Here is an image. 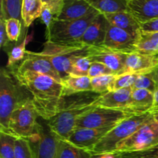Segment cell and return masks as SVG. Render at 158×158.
I'll use <instances>...</instances> for the list:
<instances>
[{
  "label": "cell",
  "instance_id": "1",
  "mask_svg": "<svg viewBox=\"0 0 158 158\" xmlns=\"http://www.w3.org/2000/svg\"><path fill=\"white\" fill-rule=\"evenodd\" d=\"M17 79L32 96L39 117L48 120L58 112V105L63 91V83L47 75L31 71L15 72Z\"/></svg>",
  "mask_w": 158,
  "mask_h": 158
},
{
  "label": "cell",
  "instance_id": "2",
  "mask_svg": "<svg viewBox=\"0 0 158 158\" xmlns=\"http://www.w3.org/2000/svg\"><path fill=\"white\" fill-rule=\"evenodd\" d=\"M27 89L13 70L2 67L0 71V131L9 134L10 117L15 108L29 100Z\"/></svg>",
  "mask_w": 158,
  "mask_h": 158
},
{
  "label": "cell",
  "instance_id": "3",
  "mask_svg": "<svg viewBox=\"0 0 158 158\" xmlns=\"http://www.w3.org/2000/svg\"><path fill=\"white\" fill-rule=\"evenodd\" d=\"M100 12L95 9L88 15L79 19H56L46 30L47 41L61 45L82 44L81 40L85 31Z\"/></svg>",
  "mask_w": 158,
  "mask_h": 158
},
{
  "label": "cell",
  "instance_id": "4",
  "mask_svg": "<svg viewBox=\"0 0 158 158\" xmlns=\"http://www.w3.org/2000/svg\"><path fill=\"white\" fill-rule=\"evenodd\" d=\"M89 51L90 46L83 44L61 45L46 41L40 52L53 65L63 82L70 75L74 60L77 57L89 56Z\"/></svg>",
  "mask_w": 158,
  "mask_h": 158
},
{
  "label": "cell",
  "instance_id": "5",
  "mask_svg": "<svg viewBox=\"0 0 158 158\" xmlns=\"http://www.w3.org/2000/svg\"><path fill=\"white\" fill-rule=\"evenodd\" d=\"M152 119L153 116L151 112L127 117L113 127L97 143L90 153L92 154H101L115 152L119 143L130 137Z\"/></svg>",
  "mask_w": 158,
  "mask_h": 158
},
{
  "label": "cell",
  "instance_id": "6",
  "mask_svg": "<svg viewBox=\"0 0 158 158\" xmlns=\"http://www.w3.org/2000/svg\"><path fill=\"white\" fill-rule=\"evenodd\" d=\"M39 117L32 98L19 105L12 112L9 125V134L20 138H29L37 131Z\"/></svg>",
  "mask_w": 158,
  "mask_h": 158
},
{
  "label": "cell",
  "instance_id": "7",
  "mask_svg": "<svg viewBox=\"0 0 158 158\" xmlns=\"http://www.w3.org/2000/svg\"><path fill=\"white\" fill-rule=\"evenodd\" d=\"M132 117L124 110L98 106L82 116L78 120L77 128H99L110 127L118 124L122 120Z\"/></svg>",
  "mask_w": 158,
  "mask_h": 158
},
{
  "label": "cell",
  "instance_id": "8",
  "mask_svg": "<svg viewBox=\"0 0 158 158\" xmlns=\"http://www.w3.org/2000/svg\"><path fill=\"white\" fill-rule=\"evenodd\" d=\"M158 145V133L152 120L117 144L115 152H136Z\"/></svg>",
  "mask_w": 158,
  "mask_h": 158
},
{
  "label": "cell",
  "instance_id": "9",
  "mask_svg": "<svg viewBox=\"0 0 158 158\" xmlns=\"http://www.w3.org/2000/svg\"><path fill=\"white\" fill-rule=\"evenodd\" d=\"M97 106L98 104L96 103L85 107L60 111L52 118L48 120L47 125L60 139L67 140L68 137L75 131L79 119Z\"/></svg>",
  "mask_w": 158,
  "mask_h": 158
},
{
  "label": "cell",
  "instance_id": "10",
  "mask_svg": "<svg viewBox=\"0 0 158 158\" xmlns=\"http://www.w3.org/2000/svg\"><path fill=\"white\" fill-rule=\"evenodd\" d=\"M34 158H56L60 138L49 127L39 123L37 131L27 138Z\"/></svg>",
  "mask_w": 158,
  "mask_h": 158
},
{
  "label": "cell",
  "instance_id": "11",
  "mask_svg": "<svg viewBox=\"0 0 158 158\" xmlns=\"http://www.w3.org/2000/svg\"><path fill=\"white\" fill-rule=\"evenodd\" d=\"M11 69L17 73L31 71L43 75H47L62 83L61 77L59 75L58 72L56 70L53 65L40 52H35L26 51V55L24 60L18 66Z\"/></svg>",
  "mask_w": 158,
  "mask_h": 158
},
{
  "label": "cell",
  "instance_id": "12",
  "mask_svg": "<svg viewBox=\"0 0 158 158\" xmlns=\"http://www.w3.org/2000/svg\"><path fill=\"white\" fill-rule=\"evenodd\" d=\"M138 37L110 24L103 46L114 52L130 54L137 51Z\"/></svg>",
  "mask_w": 158,
  "mask_h": 158
},
{
  "label": "cell",
  "instance_id": "13",
  "mask_svg": "<svg viewBox=\"0 0 158 158\" xmlns=\"http://www.w3.org/2000/svg\"><path fill=\"white\" fill-rule=\"evenodd\" d=\"M127 54L114 52L104 46H90L89 58L92 62H99L106 65L115 76L123 74L125 69Z\"/></svg>",
  "mask_w": 158,
  "mask_h": 158
},
{
  "label": "cell",
  "instance_id": "14",
  "mask_svg": "<svg viewBox=\"0 0 158 158\" xmlns=\"http://www.w3.org/2000/svg\"><path fill=\"white\" fill-rule=\"evenodd\" d=\"M114 127L99 129L77 128L66 140L74 146L90 152L97 143Z\"/></svg>",
  "mask_w": 158,
  "mask_h": 158
},
{
  "label": "cell",
  "instance_id": "15",
  "mask_svg": "<svg viewBox=\"0 0 158 158\" xmlns=\"http://www.w3.org/2000/svg\"><path fill=\"white\" fill-rule=\"evenodd\" d=\"M158 66V55H151L138 51L127 54L123 73L144 74L153 72Z\"/></svg>",
  "mask_w": 158,
  "mask_h": 158
},
{
  "label": "cell",
  "instance_id": "16",
  "mask_svg": "<svg viewBox=\"0 0 158 158\" xmlns=\"http://www.w3.org/2000/svg\"><path fill=\"white\" fill-rule=\"evenodd\" d=\"M103 94L94 91L69 92L63 90L58 105V112L74 108L85 107L97 103ZM57 112V113H58Z\"/></svg>",
  "mask_w": 158,
  "mask_h": 158
},
{
  "label": "cell",
  "instance_id": "17",
  "mask_svg": "<svg viewBox=\"0 0 158 158\" xmlns=\"http://www.w3.org/2000/svg\"><path fill=\"white\" fill-rule=\"evenodd\" d=\"M110 23L103 14L97 15L85 31L81 40L82 44L88 46H103Z\"/></svg>",
  "mask_w": 158,
  "mask_h": 158
},
{
  "label": "cell",
  "instance_id": "18",
  "mask_svg": "<svg viewBox=\"0 0 158 158\" xmlns=\"http://www.w3.org/2000/svg\"><path fill=\"white\" fill-rule=\"evenodd\" d=\"M132 87L113 90L103 94L97 101L98 106L126 111L131 100Z\"/></svg>",
  "mask_w": 158,
  "mask_h": 158
},
{
  "label": "cell",
  "instance_id": "19",
  "mask_svg": "<svg viewBox=\"0 0 158 158\" xmlns=\"http://www.w3.org/2000/svg\"><path fill=\"white\" fill-rule=\"evenodd\" d=\"M129 12L140 23L158 19V0H131Z\"/></svg>",
  "mask_w": 158,
  "mask_h": 158
},
{
  "label": "cell",
  "instance_id": "20",
  "mask_svg": "<svg viewBox=\"0 0 158 158\" xmlns=\"http://www.w3.org/2000/svg\"><path fill=\"white\" fill-rule=\"evenodd\" d=\"M154 101V93L143 89H133L131 103L126 112L131 116L146 114L153 108Z\"/></svg>",
  "mask_w": 158,
  "mask_h": 158
},
{
  "label": "cell",
  "instance_id": "21",
  "mask_svg": "<svg viewBox=\"0 0 158 158\" xmlns=\"http://www.w3.org/2000/svg\"><path fill=\"white\" fill-rule=\"evenodd\" d=\"M104 15L110 24L125 30L134 36L139 37L141 33V24L129 11Z\"/></svg>",
  "mask_w": 158,
  "mask_h": 158
},
{
  "label": "cell",
  "instance_id": "22",
  "mask_svg": "<svg viewBox=\"0 0 158 158\" xmlns=\"http://www.w3.org/2000/svg\"><path fill=\"white\" fill-rule=\"evenodd\" d=\"M94 9L86 0H64V6L58 19H79L86 16Z\"/></svg>",
  "mask_w": 158,
  "mask_h": 158
},
{
  "label": "cell",
  "instance_id": "23",
  "mask_svg": "<svg viewBox=\"0 0 158 158\" xmlns=\"http://www.w3.org/2000/svg\"><path fill=\"white\" fill-rule=\"evenodd\" d=\"M94 9L103 15L129 11L131 0H86Z\"/></svg>",
  "mask_w": 158,
  "mask_h": 158
},
{
  "label": "cell",
  "instance_id": "24",
  "mask_svg": "<svg viewBox=\"0 0 158 158\" xmlns=\"http://www.w3.org/2000/svg\"><path fill=\"white\" fill-rule=\"evenodd\" d=\"M43 8L42 0H23L22 20L25 27H29L37 18L41 16Z\"/></svg>",
  "mask_w": 158,
  "mask_h": 158
},
{
  "label": "cell",
  "instance_id": "25",
  "mask_svg": "<svg viewBox=\"0 0 158 158\" xmlns=\"http://www.w3.org/2000/svg\"><path fill=\"white\" fill-rule=\"evenodd\" d=\"M137 51L146 54L158 55V32H143L141 31L137 39Z\"/></svg>",
  "mask_w": 158,
  "mask_h": 158
},
{
  "label": "cell",
  "instance_id": "26",
  "mask_svg": "<svg viewBox=\"0 0 158 158\" xmlns=\"http://www.w3.org/2000/svg\"><path fill=\"white\" fill-rule=\"evenodd\" d=\"M92 155L89 151L74 146L67 140L60 139L56 158H90Z\"/></svg>",
  "mask_w": 158,
  "mask_h": 158
},
{
  "label": "cell",
  "instance_id": "27",
  "mask_svg": "<svg viewBox=\"0 0 158 158\" xmlns=\"http://www.w3.org/2000/svg\"><path fill=\"white\" fill-rule=\"evenodd\" d=\"M34 37L33 32L29 35H27L24 39L23 42L20 44L17 45L15 47L12 48L10 52L8 54V62L6 67L9 69H13L15 66L19 65L20 61H23L26 55V46L27 45L32 41Z\"/></svg>",
  "mask_w": 158,
  "mask_h": 158
},
{
  "label": "cell",
  "instance_id": "28",
  "mask_svg": "<svg viewBox=\"0 0 158 158\" xmlns=\"http://www.w3.org/2000/svg\"><path fill=\"white\" fill-rule=\"evenodd\" d=\"M63 85V90L69 92H83V91H93L91 86V79L88 76L78 77L69 75L67 78L62 82Z\"/></svg>",
  "mask_w": 158,
  "mask_h": 158
},
{
  "label": "cell",
  "instance_id": "29",
  "mask_svg": "<svg viewBox=\"0 0 158 158\" xmlns=\"http://www.w3.org/2000/svg\"><path fill=\"white\" fill-rule=\"evenodd\" d=\"M23 0H0V17L4 19H18L22 22Z\"/></svg>",
  "mask_w": 158,
  "mask_h": 158
},
{
  "label": "cell",
  "instance_id": "30",
  "mask_svg": "<svg viewBox=\"0 0 158 158\" xmlns=\"http://www.w3.org/2000/svg\"><path fill=\"white\" fill-rule=\"evenodd\" d=\"M17 137L0 132V158H15V143Z\"/></svg>",
  "mask_w": 158,
  "mask_h": 158
},
{
  "label": "cell",
  "instance_id": "31",
  "mask_svg": "<svg viewBox=\"0 0 158 158\" xmlns=\"http://www.w3.org/2000/svg\"><path fill=\"white\" fill-rule=\"evenodd\" d=\"M115 75H105L91 79V86L94 92L104 94L113 91Z\"/></svg>",
  "mask_w": 158,
  "mask_h": 158
},
{
  "label": "cell",
  "instance_id": "32",
  "mask_svg": "<svg viewBox=\"0 0 158 158\" xmlns=\"http://www.w3.org/2000/svg\"><path fill=\"white\" fill-rule=\"evenodd\" d=\"M133 89H143L149 90L152 93H155L157 90V85L151 73H150L139 74L137 75L135 82L132 86Z\"/></svg>",
  "mask_w": 158,
  "mask_h": 158
},
{
  "label": "cell",
  "instance_id": "33",
  "mask_svg": "<svg viewBox=\"0 0 158 158\" xmlns=\"http://www.w3.org/2000/svg\"><path fill=\"white\" fill-rule=\"evenodd\" d=\"M92 60L88 56L77 57L73 63L70 75L84 77L88 76Z\"/></svg>",
  "mask_w": 158,
  "mask_h": 158
},
{
  "label": "cell",
  "instance_id": "34",
  "mask_svg": "<svg viewBox=\"0 0 158 158\" xmlns=\"http://www.w3.org/2000/svg\"><path fill=\"white\" fill-rule=\"evenodd\" d=\"M23 22L18 19H6V30L8 38L11 42H17L19 39Z\"/></svg>",
  "mask_w": 158,
  "mask_h": 158
},
{
  "label": "cell",
  "instance_id": "35",
  "mask_svg": "<svg viewBox=\"0 0 158 158\" xmlns=\"http://www.w3.org/2000/svg\"><path fill=\"white\" fill-rule=\"evenodd\" d=\"M15 158H34L27 139L17 137L15 143Z\"/></svg>",
  "mask_w": 158,
  "mask_h": 158
},
{
  "label": "cell",
  "instance_id": "36",
  "mask_svg": "<svg viewBox=\"0 0 158 158\" xmlns=\"http://www.w3.org/2000/svg\"><path fill=\"white\" fill-rule=\"evenodd\" d=\"M119 158H158V145L136 152H117Z\"/></svg>",
  "mask_w": 158,
  "mask_h": 158
},
{
  "label": "cell",
  "instance_id": "37",
  "mask_svg": "<svg viewBox=\"0 0 158 158\" xmlns=\"http://www.w3.org/2000/svg\"><path fill=\"white\" fill-rule=\"evenodd\" d=\"M136 78H137V75L135 74L123 73L115 76V80L113 84V90L132 87Z\"/></svg>",
  "mask_w": 158,
  "mask_h": 158
},
{
  "label": "cell",
  "instance_id": "38",
  "mask_svg": "<svg viewBox=\"0 0 158 158\" xmlns=\"http://www.w3.org/2000/svg\"><path fill=\"white\" fill-rule=\"evenodd\" d=\"M105 75H114V74L113 71L103 63L99 62H92L88 73V77L92 79L94 77Z\"/></svg>",
  "mask_w": 158,
  "mask_h": 158
},
{
  "label": "cell",
  "instance_id": "39",
  "mask_svg": "<svg viewBox=\"0 0 158 158\" xmlns=\"http://www.w3.org/2000/svg\"><path fill=\"white\" fill-rule=\"evenodd\" d=\"M43 6L47 7L58 19L64 6V0H49L47 2L43 3Z\"/></svg>",
  "mask_w": 158,
  "mask_h": 158
},
{
  "label": "cell",
  "instance_id": "40",
  "mask_svg": "<svg viewBox=\"0 0 158 158\" xmlns=\"http://www.w3.org/2000/svg\"><path fill=\"white\" fill-rule=\"evenodd\" d=\"M40 19H41L42 22H43V23L45 24V26H46V30L50 28L51 25L52 24V23L56 19V17L54 16L53 14L52 13V12H51V11L45 6H43V11H42Z\"/></svg>",
  "mask_w": 158,
  "mask_h": 158
},
{
  "label": "cell",
  "instance_id": "41",
  "mask_svg": "<svg viewBox=\"0 0 158 158\" xmlns=\"http://www.w3.org/2000/svg\"><path fill=\"white\" fill-rule=\"evenodd\" d=\"M6 30V19L0 17V46L2 49L7 47L10 43Z\"/></svg>",
  "mask_w": 158,
  "mask_h": 158
},
{
  "label": "cell",
  "instance_id": "42",
  "mask_svg": "<svg viewBox=\"0 0 158 158\" xmlns=\"http://www.w3.org/2000/svg\"><path fill=\"white\" fill-rule=\"evenodd\" d=\"M141 31L143 32H158V19L141 24Z\"/></svg>",
  "mask_w": 158,
  "mask_h": 158
},
{
  "label": "cell",
  "instance_id": "43",
  "mask_svg": "<svg viewBox=\"0 0 158 158\" xmlns=\"http://www.w3.org/2000/svg\"><path fill=\"white\" fill-rule=\"evenodd\" d=\"M90 158H119V154L117 152L106 153L101 154H93Z\"/></svg>",
  "mask_w": 158,
  "mask_h": 158
},
{
  "label": "cell",
  "instance_id": "44",
  "mask_svg": "<svg viewBox=\"0 0 158 158\" xmlns=\"http://www.w3.org/2000/svg\"><path fill=\"white\" fill-rule=\"evenodd\" d=\"M150 112L151 113L153 116V120H154V123L156 125V127H157V131L158 133V107H153L151 110Z\"/></svg>",
  "mask_w": 158,
  "mask_h": 158
},
{
  "label": "cell",
  "instance_id": "45",
  "mask_svg": "<svg viewBox=\"0 0 158 158\" xmlns=\"http://www.w3.org/2000/svg\"><path fill=\"white\" fill-rule=\"evenodd\" d=\"M151 73H152L153 78L155 81L156 85H157V89H158V66L153 72H151Z\"/></svg>",
  "mask_w": 158,
  "mask_h": 158
},
{
  "label": "cell",
  "instance_id": "46",
  "mask_svg": "<svg viewBox=\"0 0 158 158\" xmlns=\"http://www.w3.org/2000/svg\"><path fill=\"white\" fill-rule=\"evenodd\" d=\"M153 107H158V89H157L156 92L154 93V101Z\"/></svg>",
  "mask_w": 158,
  "mask_h": 158
},
{
  "label": "cell",
  "instance_id": "47",
  "mask_svg": "<svg viewBox=\"0 0 158 158\" xmlns=\"http://www.w3.org/2000/svg\"><path fill=\"white\" fill-rule=\"evenodd\" d=\"M42 1H43V3H46L48 1H49V0H42Z\"/></svg>",
  "mask_w": 158,
  "mask_h": 158
}]
</instances>
